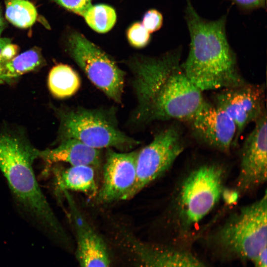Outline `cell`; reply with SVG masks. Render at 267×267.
Here are the masks:
<instances>
[{
    "label": "cell",
    "instance_id": "cell-1",
    "mask_svg": "<svg viewBox=\"0 0 267 267\" xmlns=\"http://www.w3.org/2000/svg\"><path fill=\"white\" fill-rule=\"evenodd\" d=\"M179 56L176 51L158 57L137 56L127 62L136 99L132 123L144 125L173 119L189 122L205 102L202 91L181 68Z\"/></svg>",
    "mask_w": 267,
    "mask_h": 267
},
{
    "label": "cell",
    "instance_id": "cell-2",
    "mask_svg": "<svg viewBox=\"0 0 267 267\" xmlns=\"http://www.w3.org/2000/svg\"><path fill=\"white\" fill-rule=\"evenodd\" d=\"M40 150L24 136L0 133V171L18 211L26 220L53 241L66 245L67 233L37 180L33 169Z\"/></svg>",
    "mask_w": 267,
    "mask_h": 267
},
{
    "label": "cell",
    "instance_id": "cell-3",
    "mask_svg": "<svg viewBox=\"0 0 267 267\" xmlns=\"http://www.w3.org/2000/svg\"><path fill=\"white\" fill-rule=\"evenodd\" d=\"M185 19L190 42L181 67L201 90L222 89L246 84L238 70L235 55L227 39L226 17L206 20L186 0Z\"/></svg>",
    "mask_w": 267,
    "mask_h": 267
},
{
    "label": "cell",
    "instance_id": "cell-4",
    "mask_svg": "<svg viewBox=\"0 0 267 267\" xmlns=\"http://www.w3.org/2000/svg\"><path fill=\"white\" fill-rule=\"evenodd\" d=\"M59 142L74 139L91 147L129 151L140 144L119 128L116 111L111 109L82 107L62 110Z\"/></svg>",
    "mask_w": 267,
    "mask_h": 267
},
{
    "label": "cell",
    "instance_id": "cell-5",
    "mask_svg": "<svg viewBox=\"0 0 267 267\" xmlns=\"http://www.w3.org/2000/svg\"><path fill=\"white\" fill-rule=\"evenodd\" d=\"M267 193L236 211L217 231L213 241L227 257L253 261L267 248Z\"/></svg>",
    "mask_w": 267,
    "mask_h": 267
},
{
    "label": "cell",
    "instance_id": "cell-6",
    "mask_svg": "<svg viewBox=\"0 0 267 267\" xmlns=\"http://www.w3.org/2000/svg\"><path fill=\"white\" fill-rule=\"evenodd\" d=\"M223 170L206 165L192 171L181 183L177 200L178 220L188 228L199 222L219 201L223 188Z\"/></svg>",
    "mask_w": 267,
    "mask_h": 267
},
{
    "label": "cell",
    "instance_id": "cell-7",
    "mask_svg": "<svg viewBox=\"0 0 267 267\" xmlns=\"http://www.w3.org/2000/svg\"><path fill=\"white\" fill-rule=\"evenodd\" d=\"M70 55L90 81L108 98L120 103L125 73L105 52L78 32L67 39Z\"/></svg>",
    "mask_w": 267,
    "mask_h": 267
},
{
    "label": "cell",
    "instance_id": "cell-8",
    "mask_svg": "<svg viewBox=\"0 0 267 267\" xmlns=\"http://www.w3.org/2000/svg\"><path fill=\"white\" fill-rule=\"evenodd\" d=\"M183 150L180 131L176 126H172L156 134L148 144L138 151L136 180L128 200L167 172Z\"/></svg>",
    "mask_w": 267,
    "mask_h": 267
},
{
    "label": "cell",
    "instance_id": "cell-9",
    "mask_svg": "<svg viewBox=\"0 0 267 267\" xmlns=\"http://www.w3.org/2000/svg\"><path fill=\"white\" fill-rule=\"evenodd\" d=\"M137 153L107 149L102 182L95 197L96 203L104 205L128 200L136 180Z\"/></svg>",
    "mask_w": 267,
    "mask_h": 267
},
{
    "label": "cell",
    "instance_id": "cell-10",
    "mask_svg": "<svg viewBox=\"0 0 267 267\" xmlns=\"http://www.w3.org/2000/svg\"><path fill=\"white\" fill-rule=\"evenodd\" d=\"M215 104L232 120L236 128L233 146L246 127L266 112L263 87L249 85L221 89L216 94Z\"/></svg>",
    "mask_w": 267,
    "mask_h": 267
},
{
    "label": "cell",
    "instance_id": "cell-11",
    "mask_svg": "<svg viewBox=\"0 0 267 267\" xmlns=\"http://www.w3.org/2000/svg\"><path fill=\"white\" fill-rule=\"evenodd\" d=\"M267 119L266 113L255 122L253 129L243 142L236 180L240 191L251 190L267 181Z\"/></svg>",
    "mask_w": 267,
    "mask_h": 267
},
{
    "label": "cell",
    "instance_id": "cell-12",
    "mask_svg": "<svg viewBox=\"0 0 267 267\" xmlns=\"http://www.w3.org/2000/svg\"><path fill=\"white\" fill-rule=\"evenodd\" d=\"M66 200L69 219L77 241V257L80 267H110L107 248L103 238L79 208L68 191Z\"/></svg>",
    "mask_w": 267,
    "mask_h": 267
},
{
    "label": "cell",
    "instance_id": "cell-13",
    "mask_svg": "<svg viewBox=\"0 0 267 267\" xmlns=\"http://www.w3.org/2000/svg\"><path fill=\"white\" fill-rule=\"evenodd\" d=\"M188 122L195 137L208 146L226 152L233 146L236 126L216 105L205 101Z\"/></svg>",
    "mask_w": 267,
    "mask_h": 267
},
{
    "label": "cell",
    "instance_id": "cell-14",
    "mask_svg": "<svg viewBox=\"0 0 267 267\" xmlns=\"http://www.w3.org/2000/svg\"><path fill=\"white\" fill-rule=\"evenodd\" d=\"M119 233L137 267H206L187 252L145 242L124 227Z\"/></svg>",
    "mask_w": 267,
    "mask_h": 267
},
{
    "label": "cell",
    "instance_id": "cell-15",
    "mask_svg": "<svg viewBox=\"0 0 267 267\" xmlns=\"http://www.w3.org/2000/svg\"><path fill=\"white\" fill-rule=\"evenodd\" d=\"M100 150L79 140L69 139L60 142L53 148L40 150L39 158L48 164L65 162L70 166L86 165L96 169L101 162Z\"/></svg>",
    "mask_w": 267,
    "mask_h": 267
},
{
    "label": "cell",
    "instance_id": "cell-16",
    "mask_svg": "<svg viewBox=\"0 0 267 267\" xmlns=\"http://www.w3.org/2000/svg\"><path fill=\"white\" fill-rule=\"evenodd\" d=\"M53 184L55 194L59 199L63 197L65 191H70L81 192L89 198H95L99 188L95 169L86 165L56 168L54 170Z\"/></svg>",
    "mask_w": 267,
    "mask_h": 267
},
{
    "label": "cell",
    "instance_id": "cell-17",
    "mask_svg": "<svg viewBox=\"0 0 267 267\" xmlns=\"http://www.w3.org/2000/svg\"><path fill=\"white\" fill-rule=\"evenodd\" d=\"M81 79L76 71L70 66L59 64L52 67L48 77L51 93L58 98L69 97L81 87Z\"/></svg>",
    "mask_w": 267,
    "mask_h": 267
},
{
    "label": "cell",
    "instance_id": "cell-18",
    "mask_svg": "<svg viewBox=\"0 0 267 267\" xmlns=\"http://www.w3.org/2000/svg\"><path fill=\"white\" fill-rule=\"evenodd\" d=\"M43 57L38 48H32L14 56L0 69V84L9 83L40 67Z\"/></svg>",
    "mask_w": 267,
    "mask_h": 267
},
{
    "label": "cell",
    "instance_id": "cell-19",
    "mask_svg": "<svg viewBox=\"0 0 267 267\" xmlns=\"http://www.w3.org/2000/svg\"><path fill=\"white\" fill-rule=\"evenodd\" d=\"M5 16L12 25L28 28L36 22L38 12L35 5L28 0H6Z\"/></svg>",
    "mask_w": 267,
    "mask_h": 267
},
{
    "label": "cell",
    "instance_id": "cell-20",
    "mask_svg": "<svg viewBox=\"0 0 267 267\" xmlns=\"http://www.w3.org/2000/svg\"><path fill=\"white\" fill-rule=\"evenodd\" d=\"M89 26L96 32L103 33L111 30L116 21V13L106 4L91 5L83 16Z\"/></svg>",
    "mask_w": 267,
    "mask_h": 267
},
{
    "label": "cell",
    "instance_id": "cell-21",
    "mask_svg": "<svg viewBox=\"0 0 267 267\" xmlns=\"http://www.w3.org/2000/svg\"><path fill=\"white\" fill-rule=\"evenodd\" d=\"M127 37L132 46L136 48H141L148 43L150 40V33L142 24L137 22L130 27L127 32Z\"/></svg>",
    "mask_w": 267,
    "mask_h": 267
},
{
    "label": "cell",
    "instance_id": "cell-22",
    "mask_svg": "<svg viewBox=\"0 0 267 267\" xmlns=\"http://www.w3.org/2000/svg\"><path fill=\"white\" fill-rule=\"evenodd\" d=\"M18 48L10 39L0 37V69L6 62L16 55Z\"/></svg>",
    "mask_w": 267,
    "mask_h": 267
},
{
    "label": "cell",
    "instance_id": "cell-23",
    "mask_svg": "<svg viewBox=\"0 0 267 267\" xmlns=\"http://www.w3.org/2000/svg\"><path fill=\"white\" fill-rule=\"evenodd\" d=\"M162 23L163 16L161 13L155 9H151L144 14L142 24L150 33L158 30Z\"/></svg>",
    "mask_w": 267,
    "mask_h": 267
},
{
    "label": "cell",
    "instance_id": "cell-24",
    "mask_svg": "<svg viewBox=\"0 0 267 267\" xmlns=\"http://www.w3.org/2000/svg\"><path fill=\"white\" fill-rule=\"evenodd\" d=\"M65 8L83 16L87 9L91 5V0H53Z\"/></svg>",
    "mask_w": 267,
    "mask_h": 267
},
{
    "label": "cell",
    "instance_id": "cell-25",
    "mask_svg": "<svg viewBox=\"0 0 267 267\" xmlns=\"http://www.w3.org/2000/svg\"><path fill=\"white\" fill-rule=\"evenodd\" d=\"M240 7L247 9H255L264 7L266 0H230Z\"/></svg>",
    "mask_w": 267,
    "mask_h": 267
},
{
    "label": "cell",
    "instance_id": "cell-26",
    "mask_svg": "<svg viewBox=\"0 0 267 267\" xmlns=\"http://www.w3.org/2000/svg\"><path fill=\"white\" fill-rule=\"evenodd\" d=\"M254 267H267V248L253 261Z\"/></svg>",
    "mask_w": 267,
    "mask_h": 267
},
{
    "label": "cell",
    "instance_id": "cell-27",
    "mask_svg": "<svg viewBox=\"0 0 267 267\" xmlns=\"http://www.w3.org/2000/svg\"><path fill=\"white\" fill-rule=\"evenodd\" d=\"M5 27V22L0 8V36Z\"/></svg>",
    "mask_w": 267,
    "mask_h": 267
}]
</instances>
